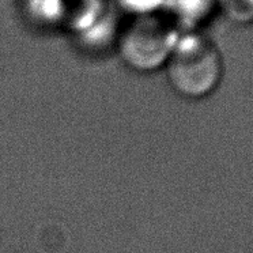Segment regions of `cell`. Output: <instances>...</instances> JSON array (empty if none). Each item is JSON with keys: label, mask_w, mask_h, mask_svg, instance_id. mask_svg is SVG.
<instances>
[{"label": "cell", "mask_w": 253, "mask_h": 253, "mask_svg": "<svg viewBox=\"0 0 253 253\" xmlns=\"http://www.w3.org/2000/svg\"><path fill=\"white\" fill-rule=\"evenodd\" d=\"M165 4L166 0H112L113 8L126 12L129 18L164 11Z\"/></svg>", "instance_id": "4"}, {"label": "cell", "mask_w": 253, "mask_h": 253, "mask_svg": "<svg viewBox=\"0 0 253 253\" xmlns=\"http://www.w3.org/2000/svg\"><path fill=\"white\" fill-rule=\"evenodd\" d=\"M181 32L164 11L131 17L116 37L123 64L140 75L164 71Z\"/></svg>", "instance_id": "2"}, {"label": "cell", "mask_w": 253, "mask_h": 253, "mask_svg": "<svg viewBox=\"0 0 253 253\" xmlns=\"http://www.w3.org/2000/svg\"><path fill=\"white\" fill-rule=\"evenodd\" d=\"M214 4L215 0H166L164 12L181 33H185L195 32V26L207 17Z\"/></svg>", "instance_id": "3"}, {"label": "cell", "mask_w": 253, "mask_h": 253, "mask_svg": "<svg viewBox=\"0 0 253 253\" xmlns=\"http://www.w3.org/2000/svg\"><path fill=\"white\" fill-rule=\"evenodd\" d=\"M164 71L170 88L181 98L210 97L223 77V59L218 46L203 34H180Z\"/></svg>", "instance_id": "1"}, {"label": "cell", "mask_w": 253, "mask_h": 253, "mask_svg": "<svg viewBox=\"0 0 253 253\" xmlns=\"http://www.w3.org/2000/svg\"><path fill=\"white\" fill-rule=\"evenodd\" d=\"M231 21L247 22L253 19V0H215Z\"/></svg>", "instance_id": "5"}]
</instances>
